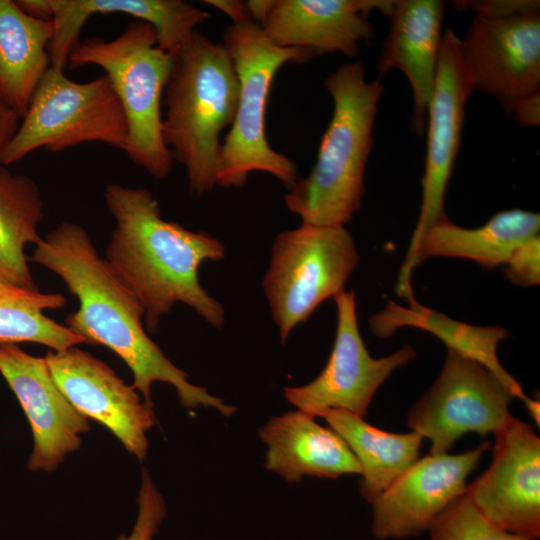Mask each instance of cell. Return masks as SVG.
<instances>
[{
  "mask_svg": "<svg viewBox=\"0 0 540 540\" xmlns=\"http://www.w3.org/2000/svg\"><path fill=\"white\" fill-rule=\"evenodd\" d=\"M31 260L57 274L78 299L79 308L67 315L66 326L86 343L106 346L117 354L147 405L153 407L152 384L164 382L176 389L186 409L213 408L226 417L236 411L189 382L187 373L148 336L142 305L98 254L83 226L62 222L36 245Z\"/></svg>",
  "mask_w": 540,
  "mask_h": 540,
  "instance_id": "1",
  "label": "cell"
},
{
  "mask_svg": "<svg viewBox=\"0 0 540 540\" xmlns=\"http://www.w3.org/2000/svg\"><path fill=\"white\" fill-rule=\"evenodd\" d=\"M104 199L115 222L104 258L142 305L146 331L154 334L177 303L223 327L224 307L202 287L199 268L223 260L224 245L207 232L164 220L146 188L110 183Z\"/></svg>",
  "mask_w": 540,
  "mask_h": 540,
  "instance_id": "2",
  "label": "cell"
},
{
  "mask_svg": "<svg viewBox=\"0 0 540 540\" xmlns=\"http://www.w3.org/2000/svg\"><path fill=\"white\" fill-rule=\"evenodd\" d=\"M324 86L332 97V117L314 165L288 189L284 202L302 223L344 226L362 207L383 85L367 80L363 63L355 60L339 66Z\"/></svg>",
  "mask_w": 540,
  "mask_h": 540,
  "instance_id": "3",
  "label": "cell"
},
{
  "mask_svg": "<svg viewBox=\"0 0 540 540\" xmlns=\"http://www.w3.org/2000/svg\"><path fill=\"white\" fill-rule=\"evenodd\" d=\"M239 83L222 43L196 31L174 54L163 103V140L184 166L189 192L202 196L217 186L221 134L236 113Z\"/></svg>",
  "mask_w": 540,
  "mask_h": 540,
  "instance_id": "4",
  "label": "cell"
},
{
  "mask_svg": "<svg viewBox=\"0 0 540 540\" xmlns=\"http://www.w3.org/2000/svg\"><path fill=\"white\" fill-rule=\"evenodd\" d=\"M173 62L174 54L158 46L154 28L135 19L114 39L79 40L67 61L70 69L95 65L104 70L126 116L128 143L124 152L158 179L168 177L174 164L163 140L161 113Z\"/></svg>",
  "mask_w": 540,
  "mask_h": 540,
  "instance_id": "5",
  "label": "cell"
},
{
  "mask_svg": "<svg viewBox=\"0 0 540 540\" xmlns=\"http://www.w3.org/2000/svg\"><path fill=\"white\" fill-rule=\"evenodd\" d=\"M222 39L234 64L239 94L233 123L222 141L217 186L240 188L251 173L265 172L289 189L298 180V167L268 143L267 100L283 65L312 57L301 49L274 45L254 21L231 24Z\"/></svg>",
  "mask_w": 540,
  "mask_h": 540,
  "instance_id": "6",
  "label": "cell"
},
{
  "mask_svg": "<svg viewBox=\"0 0 540 540\" xmlns=\"http://www.w3.org/2000/svg\"><path fill=\"white\" fill-rule=\"evenodd\" d=\"M89 142L123 152L127 147L126 116L110 80L104 74L75 82L64 70L50 66L2 152L0 165L14 164L40 148L60 152Z\"/></svg>",
  "mask_w": 540,
  "mask_h": 540,
  "instance_id": "7",
  "label": "cell"
},
{
  "mask_svg": "<svg viewBox=\"0 0 540 540\" xmlns=\"http://www.w3.org/2000/svg\"><path fill=\"white\" fill-rule=\"evenodd\" d=\"M358 263L354 239L342 225L302 223L276 236L262 287L282 343L344 290Z\"/></svg>",
  "mask_w": 540,
  "mask_h": 540,
  "instance_id": "8",
  "label": "cell"
},
{
  "mask_svg": "<svg viewBox=\"0 0 540 540\" xmlns=\"http://www.w3.org/2000/svg\"><path fill=\"white\" fill-rule=\"evenodd\" d=\"M512 398L484 366L447 349L439 377L410 408L407 426L430 440V454L447 453L467 433L484 438L505 425Z\"/></svg>",
  "mask_w": 540,
  "mask_h": 540,
  "instance_id": "9",
  "label": "cell"
},
{
  "mask_svg": "<svg viewBox=\"0 0 540 540\" xmlns=\"http://www.w3.org/2000/svg\"><path fill=\"white\" fill-rule=\"evenodd\" d=\"M333 298L337 326L328 362L311 382L284 388V396L298 410L315 418L328 409L364 418L378 388L394 370L412 361L416 352L405 345L389 356L373 358L358 328L354 291L343 290Z\"/></svg>",
  "mask_w": 540,
  "mask_h": 540,
  "instance_id": "10",
  "label": "cell"
},
{
  "mask_svg": "<svg viewBox=\"0 0 540 540\" xmlns=\"http://www.w3.org/2000/svg\"><path fill=\"white\" fill-rule=\"evenodd\" d=\"M460 46L474 91L491 95L507 113L540 92V10L474 15Z\"/></svg>",
  "mask_w": 540,
  "mask_h": 540,
  "instance_id": "11",
  "label": "cell"
},
{
  "mask_svg": "<svg viewBox=\"0 0 540 540\" xmlns=\"http://www.w3.org/2000/svg\"><path fill=\"white\" fill-rule=\"evenodd\" d=\"M488 469L466 493L492 523L516 536L540 537V438L513 417L494 433Z\"/></svg>",
  "mask_w": 540,
  "mask_h": 540,
  "instance_id": "12",
  "label": "cell"
},
{
  "mask_svg": "<svg viewBox=\"0 0 540 540\" xmlns=\"http://www.w3.org/2000/svg\"><path fill=\"white\" fill-rule=\"evenodd\" d=\"M473 91L460 37L447 28L442 35L435 85L427 110L420 213L404 263L412 257L425 230L446 216L445 192L460 147L466 104Z\"/></svg>",
  "mask_w": 540,
  "mask_h": 540,
  "instance_id": "13",
  "label": "cell"
},
{
  "mask_svg": "<svg viewBox=\"0 0 540 540\" xmlns=\"http://www.w3.org/2000/svg\"><path fill=\"white\" fill-rule=\"evenodd\" d=\"M51 376L73 407L108 428L138 460L148 451L146 433L156 424L153 407L102 360L76 346L44 357Z\"/></svg>",
  "mask_w": 540,
  "mask_h": 540,
  "instance_id": "14",
  "label": "cell"
},
{
  "mask_svg": "<svg viewBox=\"0 0 540 540\" xmlns=\"http://www.w3.org/2000/svg\"><path fill=\"white\" fill-rule=\"evenodd\" d=\"M490 442L464 453L427 454L418 459L375 498L372 534L379 540L419 536L434 519L466 491V480L475 470Z\"/></svg>",
  "mask_w": 540,
  "mask_h": 540,
  "instance_id": "15",
  "label": "cell"
},
{
  "mask_svg": "<svg viewBox=\"0 0 540 540\" xmlns=\"http://www.w3.org/2000/svg\"><path fill=\"white\" fill-rule=\"evenodd\" d=\"M0 373L22 406L32 429L30 471H54L79 449L89 419L78 412L54 382L45 358L14 344H0Z\"/></svg>",
  "mask_w": 540,
  "mask_h": 540,
  "instance_id": "16",
  "label": "cell"
},
{
  "mask_svg": "<svg viewBox=\"0 0 540 540\" xmlns=\"http://www.w3.org/2000/svg\"><path fill=\"white\" fill-rule=\"evenodd\" d=\"M392 0H270L259 24L281 48H297L315 56L340 53L354 59L374 35L369 14L387 16Z\"/></svg>",
  "mask_w": 540,
  "mask_h": 540,
  "instance_id": "17",
  "label": "cell"
},
{
  "mask_svg": "<svg viewBox=\"0 0 540 540\" xmlns=\"http://www.w3.org/2000/svg\"><path fill=\"white\" fill-rule=\"evenodd\" d=\"M35 10L53 22L48 52L50 66L64 70L87 20L95 14L120 13L150 24L163 50L175 54L209 18V13L183 0H36Z\"/></svg>",
  "mask_w": 540,
  "mask_h": 540,
  "instance_id": "18",
  "label": "cell"
},
{
  "mask_svg": "<svg viewBox=\"0 0 540 540\" xmlns=\"http://www.w3.org/2000/svg\"><path fill=\"white\" fill-rule=\"evenodd\" d=\"M445 2L392 0L390 27L378 61L379 78L390 69L401 71L413 96L411 125L422 134L437 74Z\"/></svg>",
  "mask_w": 540,
  "mask_h": 540,
  "instance_id": "19",
  "label": "cell"
},
{
  "mask_svg": "<svg viewBox=\"0 0 540 540\" xmlns=\"http://www.w3.org/2000/svg\"><path fill=\"white\" fill-rule=\"evenodd\" d=\"M540 214L519 208L495 213L477 228H465L447 216L431 224L421 236L410 260L403 263L397 282L398 295L411 301L413 269L431 257L469 259L482 268L504 265L522 243L539 235Z\"/></svg>",
  "mask_w": 540,
  "mask_h": 540,
  "instance_id": "20",
  "label": "cell"
},
{
  "mask_svg": "<svg viewBox=\"0 0 540 540\" xmlns=\"http://www.w3.org/2000/svg\"><path fill=\"white\" fill-rule=\"evenodd\" d=\"M259 437L267 445L266 468L289 483L303 476L336 479L361 474L342 437L301 410L271 417L259 429Z\"/></svg>",
  "mask_w": 540,
  "mask_h": 540,
  "instance_id": "21",
  "label": "cell"
},
{
  "mask_svg": "<svg viewBox=\"0 0 540 540\" xmlns=\"http://www.w3.org/2000/svg\"><path fill=\"white\" fill-rule=\"evenodd\" d=\"M405 307L388 301L385 307L370 318L372 332L380 338L389 337L404 327L418 328L439 338L447 349L484 366L503 384L512 397L528 400L520 383L502 366L498 359L499 343L508 337L500 326H475L454 320L417 300Z\"/></svg>",
  "mask_w": 540,
  "mask_h": 540,
  "instance_id": "22",
  "label": "cell"
},
{
  "mask_svg": "<svg viewBox=\"0 0 540 540\" xmlns=\"http://www.w3.org/2000/svg\"><path fill=\"white\" fill-rule=\"evenodd\" d=\"M51 19L27 14L14 0H0V95L22 118L50 68Z\"/></svg>",
  "mask_w": 540,
  "mask_h": 540,
  "instance_id": "23",
  "label": "cell"
},
{
  "mask_svg": "<svg viewBox=\"0 0 540 540\" xmlns=\"http://www.w3.org/2000/svg\"><path fill=\"white\" fill-rule=\"evenodd\" d=\"M330 428L346 442L360 468V493L372 503L418 459L423 437L416 432L390 433L363 418L338 409L322 411Z\"/></svg>",
  "mask_w": 540,
  "mask_h": 540,
  "instance_id": "24",
  "label": "cell"
},
{
  "mask_svg": "<svg viewBox=\"0 0 540 540\" xmlns=\"http://www.w3.org/2000/svg\"><path fill=\"white\" fill-rule=\"evenodd\" d=\"M42 217L43 201L36 182L0 165V265L29 289L37 287L24 247L41 241L38 226Z\"/></svg>",
  "mask_w": 540,
  "mask_h": 540,
  "instance_id": "25",
  "label": "cell"
},
{
  "mask_svg": "<svg viewBox=\"0 0 540 540\" xmlns=\"http://www.w3.org/2000/svg\"><path fill=\"white\" fill-rule=\"evenodd\" d=\"M66 299L59 293L15 287L0 291V344L39 343L62 351L86 343L66 325L43 314L46 309L62 308Z\"/></svg>",
  "mask_w": 540,
  "mask_h": 540,
  "instance_id": "26",
  "label": "cell"
},
{
  "mask_svg": "<svg viewBox=\"0 0 540 540\" xmlns=\"http://www.w3.org/2000/svg\"><path fill=\"white\" fill-rule=\"evenodd\" d=\"M430 540H528L508 533L487 519L466 491L430 524Z\"/></svg>",
  "mask_w": 540,
  "mask_h": 540,
  "instance_id": "27",
  "label": "cell"
},
{
  "mask_svg": "<svg viewBox=\"0 0 540 540\" xmlns=\"http://www.w3.org/2000/svg\"><path fill=\"white\" fill-rule=\"evenodd\" d=\"M138 513L132 532L117 540H152L166 514L164 499L147 470H143L137 498Z\"/></svg>",
  "mask_w": 540,
  "mask_h": 540,
  "instance_id": "28",
  "label": "cell"
},
{
  "mask_svg": "<svg viewBox=\"0 0 540 540\" xmlns=\"http://www.w3.org/2000/svg\"><path fill=\"white\" fill-rule=\"evenodd\" d=\"M504 274L513 284L531 287L540 283V236L520 244L504 264Z\"/></svg>",
  "mask_w": 540,
  "mask_h": 540,
  "instance_id": "29",
  "label": "cell"
},
{
  "mask_svg": "<svg viewBox=\"0 0 540 540\" xmlns=\"http://www.w3.org/2000/svg\"><path fill=\"white\" fill-rule=\"evenodd\" d=\"M455 7L469 8L475 15L504 17L523 12L540 10L538 0H481L454 1Z\"/></svg>",
  "mask_w": 540,
  "mask_h": 540,
  "instance_id": "30",
  "label": "cell"
},
{
  "mask_svg": "<svg viewBox=\"0 0 540 540\" xmlns=\"http://www.w3.org/2000/svg\"><path fill=\"white\" fill-rule=\"evenodd\" d=\"M508 114L522 127H534L540 123V92L517 101Z\"/></svg>",
  "mask_w": 540,
  "mask_h": 540,
  "instance_id": "31",
  "label": "cell"
},
{
  "mask_svg": "<svg viewBox=\"0 0 540 540\" xmlns=\"http://www.w3.org/2000/svg\"><path fill=\"white\" fill-rule=\"evenodd\" d=\"M21 117L0 95V156L14 137Z\"/></svg>",
  "mask_w": 540,
  "mask_h": 540,
  "instance_id": "32",
  "label": "cell"
},
{
  "mask_svg": "<svg viewBox=\"0 0 540 540\" xmlns=\"http://www.w3.org/2000/svg\"><path fill=\"white\" fill-rule=\"evenodd\" d=\"M204 2L226 14L232 20V24H240L248 21H253L247 4L244 1L206 0Z\"/></svg>",
  "mask_w": 540,
  "mask_h": 540,
  "instance_id": "33",
  "label": "cell"
},
{
  "mask_svg": "<svg viewBox=\"0 0 540 540\" xmlns=\"http://www.w3.org/2000/svg\"><path fill=\"white\" fill-rule=\"evenodd\" d=\"M24 287L21 283L0 265V291ZM26 288V287H25Z\"/></svg>",
  "mask_w": 540,
  "mask_h": 540,
  "instance_id": "34",
  "label": "cell"
},
{
  "mask_svg": "<svg viewBox=\"0 0 540 540\" xmlns=\"http://www.w3.org/2000/svg\"><path fill=\"white\" fill-rule=\"evenodd\" d=\"M529 415L532 417L534 422L539 426L540 422V404L539 400L528 398V400L524 403Z\"/></svg>",
  "mask_w": 540,
  "mask_h": 540,
  "instance_id": "35",
  "label": "cell"
}]
</instances>
